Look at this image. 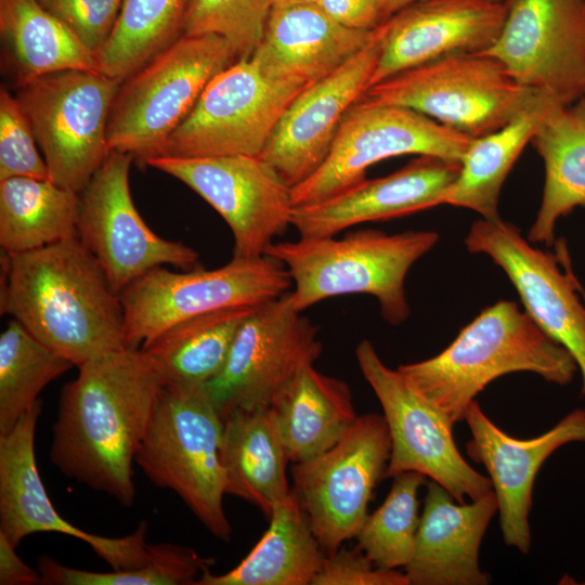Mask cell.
<instances>
[{
    "mask_svg": "<svg viewBox=\"0 0 585 585\" xmlns=\"http://www.w3.org/2000/svg\"><path fill=\"white\" fill-rule=\"evenodd\" d=\"M497 1H502V0H497Z\"/></svg>",
    "mask_w": 585,
    "mask_h": 585,
    "instance_id": "obj_48",
    "label": "cell"
},
{
    "mask_svg": "<svg viewBox=\"0 0 585 585\" xmlns=\"http://www.w3.org/2000/svg\"><path fill=\"white\" fill-rule=\"evenodd\" d=\"M470 252L485 253L516 287L525 312L552 340L573 356L582 374L585 396V306L581 286L569 268L563 244L559 256L533 247L511 223L480 219L465 239Z\"/></svg>",
    "mask_w": 585,
    "mask_h": 585,
    "instance_id": "obj_18",
    "label": "cell"
},
{
    "mask_svg": "<svg viewBox=\"0 0 585 585\" xmlns=\"http://www.w3.org/2000/svg\"><path fill=\"white\" fill-rule=\"evenodd\" d=\"M220 459L225 493L237 496L270 518L285 499L288 455L270 408L239 410L223 419Z\"/></svg>",
    "mask_w": 585,
    "mask_h": 585,
    "instance_id": "obj_27",
    "label": "cell"
},
{
    "mask_svg": "<svg viewBox=\"0 0 585 585\" xmlns=\"http://www.w3.org/2000/svg\"><path fill=\"white\" fill-rule=\"evenodd\" d=\"M419 0H385L386 14L389 18L395 12Z\"/></svg>",
    "mask_w": 585,
    "mask_h": 585,
    "instance_id": "obj_44",
    "label": "cell"
},
{
    "mask_svg": "<svg viewBox=\"0 0 585 585\" xmlns=\"http://www.w3.org/2000/svg\"><path fill=\"white\" fill-rule=\"evenodd\" d=\"M473 138L416 110L362 98L344 115L321 167L291 187L295 207L325 200L366 179L387 158L417 154L461 162Z\"/></svg>",
    "mask_w": 585,
    "mask_h": 585,
    "instance_id": "obj_11",
    "label": "cell"
},
{
    "mask_svg": "<svg viewBox=\"0 0 585 585\" xmlns=\"http://www.w3.org/2000/svg\"><path fill=\"white\" fill-rule=\"evenodd\" d=\"M390 451L384 415L364 414L330 450L292 465V490L326 555L355 538Z\"/></svg>",
    "mask_w": 585,
    "mask_h": 585,
    "instance_id": "obj_14",
    "label": "cell"
},
{
    "mask_svg": "<svg viewBox=\"0 0 585 585\" xmlns=\"http://www.w3.org/2000/svg\"><path fill=\"white\" fill-rule=\"evenodd\" d=\"M374 30L346 27L317 4L274 2L250 58L272 78L308 87L367 46Z\"/></svg>",
    "mask_w": 585,
    "mask_h": 585,
    "instance_id": "obj_25",
    "label": "cell"
},
{
    "mask_svg": "<svg viewBox=\"0 0 585 585\" xmlns=\"http://www.w3.org/2000/svg\"><path fill=\"white\" fill-rule=\"evenodd\" d=\"M274 0H188L184 36L217 35L237 60L250 57L259 46Z\"/></svg>",
    "mask_w": 585,
    "mask_h": 585,
    "instance_id": "obj_38",
    "label": "cell"
},
{
    "mask_svg": "<svg viewBox=\"0 0 585 585\" xmlns=\"http://www.w3.org/2000/svg\"><path fill=\"white\" fill-rule=\"evenodd\" d=\"M320 0H274V2H296V3H308V4H317Z\"/></svg>",
    "mask_w": 585,
    "mask_h": 585,
    "instance_id": "obj_45",
    "label": "cell"
},
{
    "mask_svg": "<svg viewBox=\"0 0 585 585\" xmlns=\"http://www.w3.org/2000/svg\"><path fill=\"white\" fill-rule=\"evenodd\" d=\"M577 369L568 350L508 300L484 309L439 354L398 367L407 382L454 424L464 419L478 393L499 376L531 372L564 386Z\"/></svg>",
    "mask_w": 585,
    "mask_h": 585,
    "instance_id": "obj_3",
    "label": "cell"
},
{
    "mask_svg": "<svg viewBox=\"0 0 585 585\" xmlns=\"http://www.w3.org/2000/svg\"><path fill=\"white\" fill-rule=\"evenodd\" d=\"M438 239L432 231L388 234L366 229L341 238L274 242L265 255L288 271L291 302L299 312L332 297L364 294L378 300L388 323L399 325L410 314L404 289L406 274Z\"/></svg>",
    "mask_w": 585,
    "mask_h": 585,
    "instance_id": "obj_4",
    "label": "cell"
},
{
    "mask_svg": "<svg viewBox=\"0 0 585 585\" xmlns=\"http://www.w3.org/2000/svg\"><path fill=\"white\" fill-rule=\"evenodd\" d=\"M94 54L105 44L122 0H38Z\"/></svg>",
    "mask_w": 585,
    "mask_h": 585,
    "instance_id": "obj_40",
    "label": "cell"
},
{
    "mask_svg": "<svg viewBox=\"0 0 585 585\" xmlns=\"http://www.w3.org/2000/svg\"><path fill=\"white\" fill-rule=\"evenodd\" d=\"M236 60L220 36L182 35L121 82L108 119L110 150L143 164L156 157L210 80Z\"/></svg>",
    "mask_w": 585,
    "mask_h": 585,
    "instance_id": "obj_6",
    "label": "cell"
},
{
    "mask_svg": "<svg viewBox=\"0 0 585 585\" xmlns=\"http://www.w3.org/2000/svg\"><path fill=\"white\" fill-rule=\"evenodd\" d=\"M0 312L77 367L127 348L120 296L78 236L2 252Z\"/></svg>",
    "mask_w": 585,
    "mask_h": 585,
    "instance_id": "obj_2",
    "label": "cell"
},
{
    "mask_svg": "<svg viewBox=\"0 0 585 585\" xmlns=\"http://www.w3.org/2000/svg\"><path fill=\"white\" fill-rule=\"evenodd\" d=\"M292 282L276 259L233 258L217 269L184 272L154 268L121 292L127 348L152 341L171 326L209 312L257 307L289 291Z\"/></svg>",
    "mask_w": 585,
    "mask_h": 585,
    "instance_id": "obj_8",
    "label": "cell"
},
{
    "mask_svg": "<svg viewBox=\"0 0 585 585\" xmlns=\"http://www.w3.org/2000/svg\"><path fill=\"white\" fill-rule=\"evenodd\" d=\"M188 0H122L114 29L96 52L98 70L123 81L183 35Z\"/></svg>",
    "mask_w": 585,
    "mask_h": 585,
    "instance_id": "obj_34",
    "label": "cell"
},
{
    "mask_svg": "<svg viewBox=\"0 0 585 585\" xmlns=\"http://www.w3.org/2000/svg\"><path fill=\"white\" fill-rule=\"evenodd\" d=\"M471 439L468 456L482 464L497 499L499 526L505 544L526 555L531 546L529 514L538 470L558 448L585 442V410H574L543 434L521 440L500 430L472 401L466 410Z\"/></svg>",
    "mask_w": 585,
    "mask_h": 585,
    "instance_id": "obj_21",
    "label": "cell"
},
{
    "mask_svg": "<svg viewBox=\"0 0 585 585\" xmlns=\"http://www.w3.org/2000/svg\"><path fill=\"white\" fill-rule=\"evenodd\" d=\"M72 366L17 321H9L0 335V434L10 432L43 388Z\"/></svg>",
    "mask_w": 585,
    "mask_h": 585,
    "instance_id": "obj_35",
    "label": "cell"
},
{
    "mask_svg": "<svg viewBox=\"0 0 585 585\" xmlns=\"http://www.w3.org/2000/svg\"><path fill=\"white\" fill-rule=\"evenodd\" d=\"M581 292H582V296H583V298L585 300V291L582 288H581Z\"/></svg>",
    "mask_w": 585,
    "mask_h": 585,
    "instance_id": "obj_46",
    "label": "cell"
},
{
    "mask_svg": "<svg viewBox=\"0 0 585 585\" xmlns=\"http://www.w3.org/2000/svg\"><path fill=\"white\" fill-rule=\"evenodd\" d=\"M425 483L427 478L416 471L393 477L385 502L367 515L355 538L377 568L396 570L408 563L420 520L418 491Z\"/></svg>",
    "mask_w": 585,
    "mask_h": 585,
    "instance_id": "obj_36",
    "label": "cell"
},
{
    "mask_svg": "<svg viewBox=\"0 0 585 585\" xmlns=\"http://www.w3.org/2000/svg\"><path fill=\"white\" fill-rule=\"evenodd\" d=\"M554 99L541 94L525 112L503 128L472 139L444 205L471 209L486 220L499 219L502 185Z\"/></svg>",
    "mask_w": 585,
    "mask_h": 585,
    "instance_id": "obj_33",
    "label": "cell"
},
{
    "mask_svg": "<svg viewBox=\"0 0 585 585\" xmlns=\"http://www.w3.org/2000/svg\"><path fill=\"white\" fill-rule=\"evenodd\" d=\"M40 413L38 400L10 432L0 434V533L16 547L30 534L57 532L86 542L113 570L146 564L154 545L145 541V521L130 535L105 537L73 525L53 507L35 457V431Z\"/></svg>",
    "mask_w": 585,
    "mask_h": 585,
    "instance_id": "obj_19",
    "label": "cell"
},
{
    "mask_svg": "<svg viewBox=\"0 0 585 585\" xmlns=\"http://www.w3.org/2000/svg\"><path fill=\"white\" fill-rule=\"evenodd\" d=\"M80 195L49 179L0 181V246L26 252L77 236Z\"/></svg>",
    "mask_w": 585,
    "mask_h": 585,
    "instance_id": "obj_32",
    "label": "cell"
},
{
    "mask_svg": "<svg viewBox=\"0 0 585 585\" xmlns=\"http://www.w3.org/2000/svg\"><path fill=\"white\" fill-rule=\"evenodd\" d=\"M0 32L21 84L61 70H98L95 54L38 0H0Z\"/></svg>",
    "mask_w": 585,
    "mask_h": 585,
    "instance_id": "obj_31",
    "label": "cell"
},
{
    "mask_svg": "<svg viewBox=\"0 0 585 585\" xmlns=\"http://www.w3.org/2000/svg\"><path fill=\"white\" fill-rule=\"evenodd\" d=\"M355 356L360 370L384 411L391 451L385 477L416 471L445 487L464 503L492 490V482L474 470L456 447L454 422L421 396L396 369L388 367L373 343L362 340Z\"/></svg>",
    "mask_w": 585,
    "mask_h": 585,
    "instance_id": "obj_13",
    "label": "cell"
},
{
    "mask_svg": "<svg viewBox=\"0 0 585 585\" xmlns=\"http://www.w3.org/2000/svg\"><path fill=\"white\" fill-rule=\"evenodd\" d=\"M30 122L16 96L0 92V181L12 177L49 179Z\"/></svg>",
    "mask_w": 585,
    "mask_h": 585,
    "instance_id": "obj_39",
    "label": "cell"
},
{
    "mask_svg": "<svg viewBox=\"0 0 585 585\" xmlns=\"http://www.w3.org/2000/svg\"><path fill=\"white\" fill-rule=\"evenodd\" d=\"M545 166V184L529 240L551 246L559 218L585 206V96L552 102L531 140Z\"/></svg>",
    "mask_w": 585,
    "mask_h": 585,
    "instance_id": "obj_29",
    "label": "cell"
},
{
    "mask_svg": "<svg viewBox=\"0 0 585 585\" xmlns=\"http://www.w3.org/2000/svg\"><path fill=\"white\" fill-rule=\"evenodd\" d=\"M381 52V27L337 70L310 84L288 106L259 155L290 187L326 159L347 112L365 94Z\"/></svg>",
    "mask_w": 585,
    "mask_h": 585,
    "instance_id": "obj_20",
    "label": "cell"
},
{
    "mask_svg": "<svg viewBox=\"0 0 585 585\" xmlns=\"http://www.w3.org/2000/svg\"><path fill=\"white\" fill-rule=\"evenodd\" d=\"M78 368L61 392L51 461L68 478L129 507L135 498L132 465L161 379L141 348L114 351Z\"/></svg>",
    "mask_w": 585,
    "mask_h": 585,
    "instance_id": "obj_1",
    "label": "cell"
},
{
    "mask_svg": "<svg viewBox=\"0 0 585 585\" xmlns=\"http://www.w3.org/2000/svg\"><path fill=\"white\" fill-rule=\"evenodd\" d=\"M269 408L294 464L330 450L359 417L348 384L313 365L296 374L276 393Z\"/></svg>",
    "mask_w": 585,
    "mask_h": 585,
    "instance_id": "obj_26",
    "label": "cell"
},
{
    "mask_svg": "<svg viewBox=\"0 0 585 585\" xmlns=\"http://www.w3.org/2000/svg\"><path fill=\"white\" fill-rule=\"evenodd\" d=\"M497 509L493 491L459 503L438 482H427L413 554L404 568L410 585H486L490 576L480 569L479 549Z\"/></svg>",
    "mask_w": 585,
    "mask_h": 585,
    "instance_id": "obj_24",
    "label": "cell"
},
{
    "mask_svg": "<svg viewBox=\"0 0 585 585\" xmlns=\"http://www.w3.org/2000/svg\"><path fill=\"white\" fill-rule=\"evenodd\" d=\"M317 5L339 24L374 30L388 20L385 0H320Z\"/></svg>",
    "mask_w": 585,
    "mask_h": 585,
    "instance_id": "obj_42",
    "label": "cell"
},
{
    "mask_svg": "<svg viewBox=\"0 0 585 585\" xmlns=\"http://www.w3.org/2000/svg\"><path fill=\"white\" fill-rule=\"evenodd\" d=\"M255 308H227L188 318L171 326L141 349L153 363L164 387H202L220 372L237 330Z\"/></svg>",
    "mask_w": 585,
    "mask_h": 585,
    "instance_id": "obj_30",
    "label": "cell"
},
{
    "mask_svg": "<svg viewBox=\"0 0 585 585\" xmlns=\"http://www.w3.org/2000/svg\"><path fill=\"white\" fill-rule=\"evenodd\" d=\"M146 165L187 185L223 218L234 237L233 258L265 256L291 225V187L259 156H157Z\"/></svg>",
    "mask_w": 585,
    "mask_h": 585,
    "instance_id": "obj_15",
    "label": "cell"
},
{
    "mask_svg": "<svg viewBox=\"0 0 585 585\" xmlns=\"http://www.w3.org/2000/svg\"><path fill=\"white\" fill-rule=\"evenodd\" d=\"M306 88L268 76L250 57L236 60L210 80L157 156H259Z\"/></svg>",
    "mask_w": 585,
    "mask_h": 585,
    "instance_id": "obj_10",
    "label": "cell"
},
{
    "mask_svg": "<svg viewBox=\"0 0 585 585\" xmlns=\"http://www.w3.org/2000/svg\"><path fill=\"white\" fill-rule=\"evenodd\" d=\"M460 162L419 156L400 170L367 180L325 200L295 207L299 237H329L360 223L407 216L444 205Z\"/></svg>",
    "mask_w": 585,
    "mask_h": 585,
    "instance_id": "obj_23",
    "label": "cell"
},
{
    "mask_svg": "<svg viewBox=\"0 0 585 585\" xmlns=\"http://www.w3.org/2000/svg\"><path fill=\"white\" fill-rule=\"evenodd\" d=\"M301 313L289 290L256 307L243 322L224 365L200 387L222 419L239 410L269 408L276 393L320 358L318 328Z\"/></svg>",
    "mask_w": 585,
    "mask_h": 585,
    "instance_id": "obj_12",
    "label": "cell"
},
{
    "mask_svg": "<svg viewBox=\"0 0 585 585\" xmlns=\"http://www.w3.org/2000/svg\"><path fill=\"white\" fill-rule=\"evenodd\" d=\"M269 519L268 530L238 566L223 574L206 568L195 585H312L326 555L292 489Z\"/></svg>",
    "mask_w": 585,
    "mask_h": 585,
    "instance_id": "obj_28",
    "label": "cell"
},
{
    "mask_svg": "<svg viewBox=\"0 0 585 585\" xmlns=\"http://www.w3.org/2000/svg\"><path fill=\"white\" fill-rule=\"evenodd\" d=\"M6 536L0 533V584L38 585L42 584L39 571L27 566L15 552Z\"/></svg>",
    "mask_w": 585,
    "mask_h": 585,
    "instance_id": "obj_43",
    "label": "cell"
},
{
    "mask_svg": "<svg viewBox=\"0 0 585 585\" xmlns=\"http://www.w3.org/2000/svg\"><path fill=\"white\" fill-rule=\"evenodd\" d=\"M508 13L484 51L521 86L562 105L585 96V0H506Z\"/></svg>",
    "mask_w": 585,
    "mask_h": 585,
    "instance_id": "obj_17",
    "label": "cell"
},
{
    "mask_svg": "<svg viewBox=\"0 0 585 585\" xmlns=\"http://www.w3.org/2000/svg\"><path fill=\"white\" fill-rule=\"evenodd\" d=\"M121 81L68 69L21 84L16 99L48 167L49 180L81 193L112 152L110 109Z\"/></svg>",
    "mask_w": 585,
    "mask_h": 585,
    "instance_id": "obj_9",
    "label": "cell"
},
{
    "mask_svg": "<svg viewBox=\"0 0 585 585\" xmlns=\"http://www.w3.org/2000/svg\"><path fill=\"white\" fill-rule=\"evenodd\" d=\"M484 52L455 53L370 86L364 99L406 107L471 138L494 132L541 96Z\"/></svg>",
    "mask_w": 585,
    "mask_h": 585,
    "instance_id": "obj_7",
    "label": "cell"
},
{
    "mask_svg": "<svg viewBox=\"0 0 585 585\" xmlns=\"http://www.w3.org/2000/svg\"><path fill=\"white\" fill-rule=\"evenodd\" d=\"M507 13L506 0H419L401 9L380 25L381 52L369 87L445 55L486 51Z\"/></svg>",
    "mask_w": 585,
    "mask_h": 585,
    "instance_id": "obj_22",
    "label": "cell"
},
{
    "mask_svg": "<svg viewBox=\"0 0 585 585\" xmlns=\"http://www.w3.org/2000/svg\"><path fill=\"white\" fill-rule=\"evenodd\" d=\"M132 160L130 154L112 151L79 194L77 236L95 257L118 295L154 268L200 266L193 248L160 237L141 217L129 185Z\"/></svg>",
    "mask_w": 585,
    "mask_h": 585,
    "instance_id": "obj_16",
    "label": "cell"
},
{
    "mask_svg": "<svg viewBox=\"0 0 585 585\" xmlns=\"http://www.w3.org/2000/svg\"><path fill=\"white\" fill-rule=\"evenodd\" d=\"M192 548L173 544H154L152 559L144 566L110 572L69 568L49 556H41L38 571L48 585H195L209 568Z\"/></svg>",
    "mask_w": 585,
    "mask_h": 585,
    "instance_id": "obj_37",
    "label": "cell"
},
{
    "mask_svg": "<svg viewBox=\"0 0 585 585\" xmlns=\"http://www.w3.org/2000/svg\"><path fill=\"white\" fill-rule=\"evenodd\" d=\"M583 584H585V582H583Z\"/></svg>",
    "mask_w": 585,
    "mask_h": 585,
    "instance_id": "obj_47",
    "label": "cell"
},
{
    "mask_svg": "<svg viewBox=\"0 0 585 585\" xmlns=\"http://www.w3.org/2000/svg\"><path fill=\"white\" fill-rule=\"evenodd\" d=\"M312 585H410L404 573L377 568L356 546L327 554Z\"/></svg>",
    "mask_w": 585,
    "mask_h": 585,
    "instance_id": "obj_41",
    "label": "cell"
},
{
    "mask_svg": "<svg viewBox=\"0 0 585 585\" xmlns=\"http://www.w3.org/2000/svg\"><path fill=\"white\" fill-rule=\"evenodd\" d=\"M222 431L223 420L200 387H162L134 461L157 486L176 492L214 537L230 542Z\"/></svg>",
    "mask_w": 585,
    "mask_h": 585,
    "instance_id": "obj_5",
    "label": "cell"
}]
</instances>
